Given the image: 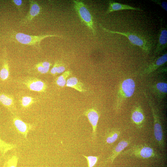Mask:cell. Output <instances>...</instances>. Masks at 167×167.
<instances>
[{"label":"cell","instance_id":"obj_12","mask_svg":"<svg viewBox=\"0 0 167 167\" xmlns=\"http://www.w3.org/2000/svg\"><path fill=\"white\" fill-rule=\"evenodd\" d=\"M84 114L87 117L92 128V138L95 139L96 133L97 125L99 118L98 112L94 108L88 109L85 111Z\"/></svg>","mask_w":167,"mask_h":167},{"label":"cell","instance_id":"obj_1","mask_svg":"<svg viewBox=\"0 0 167 167\" xmlns=\"http://www.w3.org/2000/svg\"><path fill=\"white\" fill-rule=\"evenodd\" d=\"M135 88L134 80L128 78L123 80L120 84L117 94L115 109L117 111L120 109L123 102L132 96Z\"/></svg>","mask_w":167,"mask_h":167},{"label":"cell","instance_id":"obj_2","mask_svg":"<svg viewBox=\"0 0 167 167\" xmlns=\"http://www.w3.org/2000/svg\"><path fill=\"white\" fill-rule=\"evenodd\" d=\"M72 2L74 10L81 22L95 36L96 31L93 18L87 6L81 1L74 0Z\"/></svg>","mask_w":167,"mask_h":167},{"label":"cell","instance_id":"obj_20","mask_svg":"<svg viewBox=\"0 0 167 167\" xmlns=\"http://www.w3.org/2000/svg\"><path fill=\"white\" fill-rule=\"evenodd\" d=\"M4 53L2 66L0 71V78L2 81L6 80L9 75V66L6 50H5Z\"/></svg>","mask_w":167,"mask_h":167},{"label":"cell","instance_id":"obj_14","mask_svg":"<svg viewBox=\"0 0 167 167\" xmlns=\"http://www.w3.org/2000/svg\"><path fill=\"white\" fill-rule=\"evenodd\" d=\"M151 89L158 99H162L166 96L167 94V84L164 82L154 83L151 86Z\"/></svg>","mask_w":167,"mask_h":167},{"label":"cell","instance_id":"obj_30","mask_svg":"<svg viewBox=\"0 0 167 167\" xmlns=\"http://www.w3.org/2000/svg\"><path fill=\"white\" fill-rule=\"evenodd\" d=\"M6 164H5V165H4L3 167H6Z\"/></svg>","mask_w":167,"mask_h":167},{"label":"cell","instance_id":"obj_18","mask_svg":"<svg viewBox=\"0 0 167 167\" xmlns=\"http://www.w3.org/2000/svg\"><path fill=\"white\" fill-rule=\"evenodd\" d=\"M66 85L67 87L73 88L80 92H85L86 90L84 84L78 79L75 77H71L66 80Z\"/></svg>","mask_w":167,"mask_h":167},{"label":"cell","instance_id":"obj_6","mask_svg":"<svg viewBox=\"0 0 167 167\" xmlns=\"http://www.w3.org/2000/svg\"><path fill=\"white\" fill-rule=\"evenodd\" d=\"M150 108L153 119L154 134L159 146L162 148L165 147L163 132L160 118L154 105L147 95H145Z\"/></svg>","mask_w":167,"mask_h":167},{"label":"cell","instance_id":"obj_13","mask_svg":"<svg viewBox=\"0 0 167 167\" xmlns=\"http://www.w3.org/2000/svg\"><path fill=\"white\" fill-rule=\"evenodd\" d=\"M167 54L166 52L158 57L146 67L141 73V75H149L158 69L167 62Z\"/></svg>","mask_w":167,"mask_h":167},{"label":"cell","instance_id":"obj_19","mask_svg":"<svg viewBox=\"0 0 167 167\" xmlns=\"http://www.w3.org/2000/svg\"><path fill=\"white\" fill-rule=\"evenodd\" d=\"M120 133V130L117 128H112L108 130L105 138V143L111 144L114 143L118 139Z\"/></svg>","mask_w":167,"mask_h":167},{"label":"cell","instance_id":"obj_7","mask_svg":"<svg viewBox=\"0 0 167 167\" xmlns=\"http://www.w3.org/2000/svg\"><path fill=\"white\" fill-rule=\"evenodd\" d=\"M21 83L28 89L38 92H44L46 90V84L41 80L34 77H27L21 80Z\"/></svg>","mask_w":167,"mask_h":167},{"label":"cell","instance_id":"obj_15","mask_svg":"<svg viewBox=\"0 0 167 167\" xmlns=\"http://www.w3.org/2000/svg\"><path fill=\"white\" fill-rule=\"evenodd\" d=\"M109 6L106 14H109L112 12L125 10H131L143 11V10L139 8H135L131 6L119 3L113 1H109Z\"/></svg>","mask_w":167,"mask_h":167},{"label":"cell","instance_id":"obj_4","mask_svg":"<svg viewBox=\"0 0 167 167\" xmlns=\"http://www.w3.org/2000/svg\"><path fill=\"white\" fill-rule=\"evenodd\" d=\"M99 25L101 28L105 31L123 35L126 37L132 44L139 47L146 54H148L150 53L151 48L150 44L145 38L142 36L131 32L110 30L103 27L101 24Z\"/></svg>","mask_w":167,"mask_h":167},{"label":"cell","instance_id":"obj_29","mask_svg":"<svg viewBox=\"0 0 167 167\" xmlns=\"http://www.w3.org/2000/svg\"><path fill=\"white\" fill-rule=\"evenodd\" d=\"M152 1L156 4L159 5L165 11H167V3L166 2L161 1L158 0H152Z\"/></svg>","mask_w":167,"mask_h":167},{"label":"cell","instance_id":"obj_5","mask_svg":"<svg viewBox=\"0 0 167 167\" xmlns=\"http://www.w3.org/2000/svg\"><path fill=\"white\" fill-rule=\"evenodd\" d=\"M12 36L18 42L22 44L33 46L40 49V44L42 40L48 37H60L55 34H44L38 36L31 35L21 32H14Z\"/></svg>","mask_w":167,"mask_h":167},{"label":"cell","instance_id":"obj_17","mask_svg":"<svg viewBox=\"0 0 167 167\" xmlns=\"http://www.w3.org/2000/svg\"><path fill=\"white\" fill-rule=\"evenodd\" d=\"M15 102L13 97L11 95L0 93V103L3 105L9 110L15 109Z\"/></svg>","mask_w":167,"mask_h":167},{"label":"cell","instance_id":"obj_26","mask_svg":"<svg viewBox=\"0 0 167 167\" xmlns=\"http://www.w3.org/2000/svg\"><path fill=\"white\" fill-rule=\"evenodd\" d=\"M83 156L84 157L87 159L88 164V167H93L97 163L99 157L97 156H86L84 155H83Z\"/></svg>","mask_w":167,"mask_h":167},{"label":"cell","instance_id":"obj_24","mask_svg":"<svg viewBox=\"0 0 167 167\" xmlns=\"http://www.w3.org/2000/svg\"><path fill=\"white\" fill-rule=\"evenodd\" d=\"M65 70V67L63 64L59 63L58 61H56L50 70V73L54 76L57 74L64 72Z\"/></svg>","mask_w":167,"mask_h":167},{"label":"cell","instance_id":"obj_9","mask_svg":"<svg viewBox=\"0 0 167 167\" xmlns=\"http://www.w3.org/2000/svg\"><path fill=\"white\" fill-rule=\"evenodd\" d=\"M131 119L137 128L141 129L143 127L146 119L143 111L140 105L135 106L132 109Z\"/></svg>","mask_w":167,"mask_h":167},{"label":"cell","instance_id":"obj_27","mask_svg":"<svg viewBox=\"0 0 167 167\" xmlns=\"http://www.w3.org/2000/svg\"><path fill=\"white\" fill-rule=\"evenodd\" d=\"M18 157L16 155H13L8 160L6 163V167H17Z\"/></svg>","mask_w":167,"mask_h":167},{"label":"cell","instance_id":"obj_3","mask_svg":"<svg viewBox=\"0 0 167 167\" xmlns=\"http://www.w3.org/2000/svg\"><path fill=\"white\" fill-rule=\"evenodd\" d=\"M120 154L142 159L161 157L160 155L153 148L146 144L134 145L129 149L122 152Z\"/></svg>","mask_w":167,"mask_h":167},{"label":"cell","instance_id":"obj_22","mask_svg":"<svg viewBox=\"0 0 167 167\" xmlns=\"http://www.w3.org/2000/svg\"><path fill=\"white\" fill-rule=\"evenodd\" d=\"M71 74V72L70 71H64L56 78L55 81L56 84L60 87H64L66 84L67 78Z\"/></svg>","mask_w":167,"mask_h":167},{"label":"cell","instance_id":"obj_25","mask_svg":"<svg viewBox=\"0 0 167 167\" xmlns=\"http://www.w3.org/2000/svg\"><path fill=\"white\" fill-rule=\"evenodd\" d=\"M35 102L36 100L34 98L28 96H23L20 100L21 105L24 109L28 108Z\"/></svg>","mask_w":167,"mask_h":167},{"label":"cell","instance_id":"obj_23","mask_svg":"<svg viewBox=\"0 0 167 167\" xmlns=\"http://www.w3.org/2000/svg\"><path fill=\"white\" fill-rule=\"evenodd\" d=\"M16 147V145L7 143L0 138V152L2 155Z\"/></svg>","mask_w":167,"mask_h":167},{"label":"cell","instance_id":"obj_21","mask_svg":"<svg viewBox=\"0 0 167 167\" xmlns=\"http://www.w3.org/2000/svg\"><path fill=\"white\" fill-rule=\"evenodd\" d=\"M52 64L47 61L38 63L35 65V68L37 71L41 74L47 73Z\"/></svg>","mask_w":167,"mask_h":167},{"label":"cell","instance_id":"obj_8","mask_svg":"<svg viewBox=\"0 0 167 167\" xmlns=\"http://www.w3.org/2000/svg\"><path fill=\"white\" fill-rule=\"evenodd\" d=\"M29 2V11L26 15L20 21L19 24L20 26L24 25L31 22L34 18L40 13L41 7L36 1L30 0Z\"/></svg>","mask_w":167,"mask_h":167},{"label":"cell","instance_id":"obj_16","mask_svg":"<svg viewBox=\"0 0 167 167\" xmlns=\"http://www.w3.org/2000/svg\"><path fill=\"white\" fill-rule=\"evenodd\" d=\"M131 143L129 139H124L119 142L113 150L111 154L106 159V161H110L113 163L115 159Z\"/></svg>","mask_w":167,"mask_h":167},{"label":"cell","instance_id":"obj_11","mask_svg":"<svg viewBox=\"0 0 167 167\" xmlns=\"http://www.w3.org/2000/svg\"><path fill=\"white\" fill-rule=\"evenodd\" d=\"M167 30L161 24L158 36V42L154 52L155 55H158L166 48Z\"/></svg>","mask_w":167,"mask_h":167},{"label":"cell","instance_id":"obj_28","mask_svg":"<svg viewBox=\"0 0 167 167\" xmlns=\"http://www.w3.org/2000/svg\"><path fill=\"white\" fill-rule=\"evenodd\" d=\"M11 1L16 6L19 12H21V7L23 5V1L21 0H12Z\"/></svg>","mask_w":167,"mask_h":167},{"label":"cell","instance_id":"obj_10","mask_svg":"<svg viewBox=\"0 0 167 167\" xmlns=\"http://www.w3.org/2000/svg\"><path fill=\"white\" fill-rule=\"evenodd\" d=\"M12 121L16 130L25 139L29 132L35 128L33 125L24 122L18 116H14Z\"/></svg>","mask_w":167,"mask_h":167}]
</instances>
